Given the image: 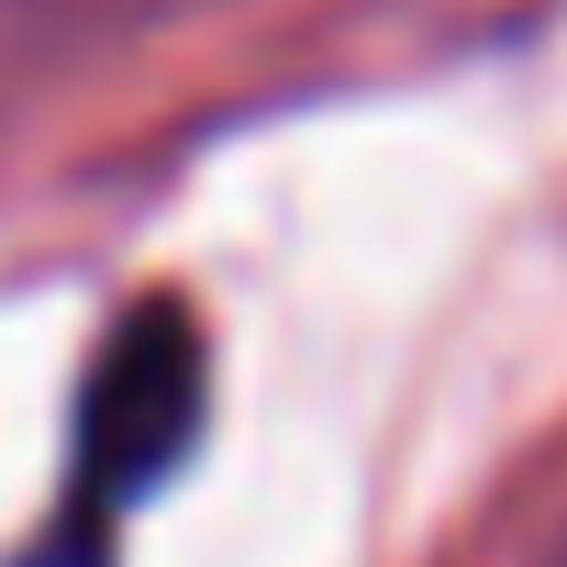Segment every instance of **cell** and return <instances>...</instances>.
Masks as SVG:
<instances>
[{
    "label": "cell",
    "instance_id": "obj_1",
    "mask_svg": "<svg viewBox=\"0 0 567 567\" xmlns=\"http://www.w3.org/2000/svg\"><path fill=\"white\" fill-rule=\"evenodd\" d=\"M200 412H212L200 323H189L178 301H134V312L101 334V357H90L56 534H112L145 489H167V478L189 467V445H200Z\"/></svg>",
    "mask_w": 567,
    "mask_h": 567
},
{
    "label": "cell",
    "instance_id": "obj_2",
    "mask_svg": "<svg viewBox=\"0 0 567 567\" xmlns=\"http://www.w3.org/2000/svg\"><path fill=\"white\" fill-rule=\"evenodd\" d=\"M189 12H223V0H0V56H34V68H68V56H112V45H145Z\"/></svg>",
    "mask_w": 567,
    "mask_h": 567
}]
</instances>
